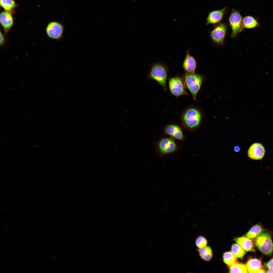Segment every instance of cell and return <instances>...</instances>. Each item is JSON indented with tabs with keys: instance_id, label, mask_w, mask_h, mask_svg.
<instances>
[{
	"instance_id": "52a82bcc",
	"label": "cell",
	"mask_w": 273,
	"mask_h": 273,
	"mask_svg": "<svg viewBox=\"0 0 273 273\" xmlns=\"http://www.w3.org/2000/svg\"><path fill=\"white\" fill-rule=\"evenodd\" d=\"M242 19L239 12L233 9L229 17V23L232 29V38L236 37L242 30Z\"/></svg>"
},
{
	"instance_id": "9c48e42d",
	"label": "cell",
	"mask_w": 273,
	"mask_h": 273,
	"mask_svg": "<svg viewBox=\"0 0 273 273\" xmlns=\"http://www.w3.org/2000/svg\"><path fill=\"white\" fill-rule=\"evenodd\" d=\"M265 153V149L262 145L259 143L252 144L247 151L249 157L255 160H260L263 157Z\"/></svg>"
},
{
	"instance_id": "6da1fadb",
	"label": "cell",
	"mask_w": 273,
	"mask_h": 273,
	"mask_svg": "<svg viewBox=\"0 0 273 273\" xmlns=\"http://www.w3.org/2000/svg\"><path fill=\"white\" fill-rule=\"evenodd\" d=\"M168 72L167 67L164 64L160 62L155 63L151 66L148 78L150 80L156 81L162 86L165 91H166Z\"/></svg>"
},
{
	"instance_id": "30bf717a",
	"label": "cell",
	"mask_w": 273,
	"mask_h": 273,
	"mask_svg": "<svg viewBox=\"0 0 273 273\" xmlns=\"http://www.w3.org/2000/svg\"><path fill=\"white\" fill-rule=\"evenodd\" d=\"M0 22L4 33H8L14 24L13 18L10 12L7 11L1 12L0 15Z\"/></svg>"
},
{
	"instance_id": "5bb4252c",
	"label": "cell",
	"mask_w": 273,
	"mask_h": 273,
	"mask_svg": "<svg viewBox=\"0 0 273 273\" xmlns=\"http://www.w3.org/2000/svg\"><path fill=\"white\" fill-rule=\"evenodd\" d=\"M234 241L244 250L248 252L255 251L252 241L248 238L241 237L234 239Z\"/></svg>"
},
{
	"instance_id": "7402d4cb",
	"label": "cell",
	"mask_w": 273,
	"mask_h": 273,
	"mask_svg": "<svg viewBox=\"0 0 273 273\" xmlns=\"http://www.w3.org/2000/svg\"><path fill=\"white\" fill-rule=\"evenodd\" d=\"M232 252H227L224 253L223 255V259L224 262L229 266L237 262V259Z\"/></svg>"
},
{
	"instance_id": "3957f363",
	"label": "cell",
	"mask_w": 273,
	"mask_h": 273,
	"mask_svg": "<svg viewBox=\"0 0 273 273\" xmlns=\"http://www.w3.org/2000/svg\"><path fill=\"white\" fill-rule=\"evenodd\" d=\"M202 112L198 108L189 107L182 112L181 118L184 124L188 127L194 128L200 124L202 118Z\"/></svg>"
},
{
	"instance_id": "484cf974",
	"label": "cell",
	"mask_w": 273,
	"mask_h": 273,
	"mask_svg": "<svg viewBox=\"0 0 273 273\" xmlns=\"http://www.w3.org/2000/svg\"><path fill=\"white\" fill-rule=\"evenodd\" d=\"M266 265L268 268L273 269V258L267 263Z\"/></svg>"
},
{
	"instance_id": "d4e9b609",
	"label": "cell",
	"mask_w": 273,
	"mask_h": 273,
	"mask_svg": "<svg viewBox=\"0 0 273 273\" xmlns=\"http://www.w3.org/2000/svg\"><path fill=\"white\" fill-rule=\"evenodd\" d=\"M0 46L1 47H4L7 42L6 34L4 33L1 30L0 32Z\"/></svg>"
},
{
	"instance_id": "e0dca14e",
	"label": "cell",
	"mask_w": 273,
	"mask_h": 273,
	"mask_svg": "<svg viewBox=\"0 0 273 273\" xmlns=\"http://www.w3.org/2000/svg\"><path fill=\"white\" fill-rule=\"evenodd\" d=\"M258 25L257 20L252 16H246L242 19V25L243 29L253 28L257 27Z\"/></svg>"
},
{
	"instance_id": "603a6c76",
	"label": "cell",
	"mask_w": 273,
	"mask_h": 273,
	"mask_svg": "<svg viewBox=\"0 0 273 273\" xmlns=\"http://www.w3.org/2000/svg\"><path fill=\"white\" fill-rule=\"evenodd\" d=\"M0 5L5 10L10 11L16 6V4L13 0H0Z\"/></svg>"
},
{
	"instance_id": "8fae6325",
	"label": "cell",
	"mask_w": 273,
	"mask_h": 273,
	"mask_svg": "<svg viewBox=\"0 0 273 273\" xmlns=\"http://www.w3.org/2000/svg\"><path fill=\"white\" fill-rule=\"evenodd\" d=\"M158 147L162 153L167 154L172 153L176 150V145L172 139L167 138H164L160 140Z\"/></svg>"
},
{
	"instance_id": "9a60e30c",
	"label": "cell",
	"mask_w": 273,
	"mask_h": 273,
	"mask_svg": "<svg viewBox=\"0 0 273 273\" xmlns=\"http://www.w3.org/2000/svg\"><path fill=\"white\" fill-rule=\"evenodd\" d=\"M166 133L168 135L179 140L183 139L184 136L180 128L175 124H170L167 126L165 129Z\"/></svg>"
},
{
	"instance_id": "ac0fdd59",
	"label": "cell",
	"mask_w": 273,
	"mask_h": 273,
	"mask_svg": "<svg viewBox=\"0 0 273 273\" xmlns=\"http://www.w3.org/2000/svg\"><path fill=\"white\" fill-rule=\"evenodd\" d=\"M263 229L260 224H258L253 226L246 234V237L250 239L255 238L262 233Z\"/></svg>"
},
{
	"instance_id": "ffe728a7",
	"label": "cell",
	"mask_w": 273,
	"mask_h": 273,
	"mask_svg": "<svg viewBox=\"0 0 273 273\" xmlns=\"http://www.w3.org/2000/svg\"><path fill=\"white\" fill-rule=\"evenodd\" d=\"M229 272L230 273H247L246 267L243 264L237 262L230 266Z\"/></svg>"
},
{
	"instance_id": "7a4b0ae2",
	"label": "cell",
	"mask_w": 273,
	"mask_h": 273,
	"mask_svg": "<svg viewBox=\"0 0 273 273\" xmlns=\"http://www.w3.org/2000/svg\"><path fill=\"white\" fill-rule=\"evenodd\" d=\"M182 78L186 88L191 93L193 99L197 101V96L201 87L204 77L195 73H185Z\"/></svg>"
},
{
	"instance_id": "4316f807",
	"label": "cell",
	"mask_w": 273,
	"mask_h": 273,
	"mask_svg": "<svg viewBox=\"0 0 273 273\" xmlns=\"http://www.w3.org/2000/svg\"><path fill=\"white\" fill-rule=\"evenodd\" d=\"M267 273H273V269H269L266 272Z\"/></svg>"
},
{
	"instance_id": "5b68a950",
	"label": "cell",
	"mask_w": 273,
	"mask_h": 273,
	"mask_svg": "<svg viewBox=\"0 0 273 273\" xmlns=\"http://www.w3.org/2000/svg\"><path fill=\"white\" fill-rule=\"evenodd\" d=\"M169 87L171 94L178 97L188 94L182 77L178 76L171 77L168 80Z\"/></svg>"
},
{
	"instance_id": "8992f818",
	"label": "cell",
	"mask_w": 273,
	"mask_h": 273,
	"mask_svg": "<svg viewBox=\"0 0 273 273\" xmlns=\"http://www.w3.org/2000/svg\"><path fill=\"white\" fill-rule=\"evenodd\" d=\"M64 30L63 25L60 22L54 21L48 24L46 29V32L49 38L59 41L62 38Z\"/></svg>"
},
{
	"instance_id": "83f0119b",
	"label": "cell",
	"mask_w": 273,
	"mask_h": 273,
	"mask_svg": "<svg viewBox=\"0 0 273 273\" xmlns=\"http://www.w3.org/2000/svg\"><path fill=\"white\" fill-rule=\"evenodd\" d=\"M236 149H237V151H238L239 150V147H238L236 146V147H235V151H236Z\"/></svg>"
},
{
	"instance_id": "ba28073f",
	"label": "cell",
	"mask_w": 273,
	"mask_h": 273,
	"mask_svg": "<svg viewBox=\"0 0 273 273\" xmlns=\"http://www.w3.org/2000/svg\"><path fill=\"white\" fill-rule=\"evenodd\" d=\"M227 27L224 23H221L215 27L210 32V36L213 41L215 43L223 44L226 35Z\"/></svg>"
},
{
	"instance_id": "2e32d148",
	"label": "cell",
	"mask_w": 273,
	"mask_h": 273,
	"mask_svg": "<svg viewBox=\"0 0 273 273\" xmlns=\"http://www.w3.org/2000/svg\"><path fill=\"white\" fill-rule=\"evenodd\" d=\"M246 267L249 273H259L262 269L261 261L256 258L250 259L247 262Z\"/></svg>"
},
{
	"instance_id": "44dd1931",
	"label": "cell",
	"mask_w": 273,
	"mask_h": 273,
	"mask_svg": "<svg viewBox=\"0 0 273 273\" xmlns=\"http://www.w3.org/2000/svg\"><path fill=\"white\" fill-rule=\"evenodd\" d=\"M231 250L234 255L238 258H242L246 254V252L238 243H234L232 245Z\"/></svg>"
},
{
	"instance_id": "7c38bea8",
	"label": "cell",
	"mask_w": 273,
	"mask_h": 273,
	"mask_svg": "<svg viewBox=\"0 0 273 273\" xmlns=\"http://www.w3.org/2000/svg\"><path fill=\"white\" fill-rule=\"evenodd\" d=\"M189 50L187 52L182 67L186 73H194L196 67V62L195 58L191 55Z\"/></svg>"
},
{
	"instance_id": "4fadbf2b",
	"label": "cell",
	"mask_w": 273,
	"mask_h": 273,
	"mask_svg": "<svg viewBox=\"0 0 273 273\" xmlns=\"http://www.w3.org/2000/svg\"><path fill=\"white\" fill-rule=\"evenodd\" d=\"M226 7L221 10H214L209 13L206 20V24H217L221 20L223 16Z\"/></svg>"
},
{
	"instance_id": "d6986e66",
	"label": "cell",
	"mask_w": 273,
	"mask_h": 273,
	"mask_svg": "<svg viewBox=\"0 0 273 273\" xmlns=\"http://www.w3.org/2000/svg\"><path fill=\"white\" fill-rule=\"evenodd\" d=\"M200 256L203 260L209 261L212 258L213 254L211 248L209 246L199 248L198 250Z\"/></svg>"
},
{
	"instance_id": "277c9868",
	"label": "cell",
	"mask_w": 273,
	"mask_h": 273,
	"mask_svg": "<svg viewBox=\"0 0 273 273\" xmlns=\"http://www.w3.org/2000/svg\"><path fill=\"white\" fill-rule=\"evenodd\" d=\"M255 243L260 251L266 255L273 252V243L270 235L265 232L261 233L254 240Z\"/></svg>"
},
{
	"instance_id": "cb8c5ba5",
	"label": "cell",
	"mask_w": 273,
	"mask_h": 273,
	"mask_svg": "<svg viewBox=\"0 0 273 273\" xmlns=\"http://www.w3.org/2000/svg\"><path fill=\"white\" fill-rule=\"evenodd\" d=\"M207 243V239L204 237L200 236L198 237L195 240L196 246L199 248L205 246Z\"/></svg>"
}]
</instances>
